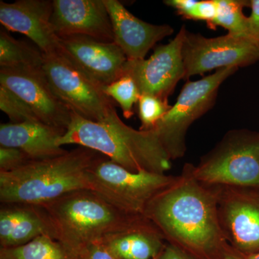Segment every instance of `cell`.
<instances>
[{
    "mask_svg": "<svg viewBox=\"0 0 259 259\" xmlns=\"http://www.w3.org/2000/svg\"><path fill=\"white\" fill-rule=\"evenodd\" d=\"M40 207L47 213L55 239L76 255L141 218L90 190L70 192Z\"/></svg>",
    "mask_w": 259,
    "mask_h": 259,
    "instance_id": "3",
    "label": "cell"
},
{
    "mask_svg": "<svg viewBox=\"0 0 259 259\" xmlns=\"http://www.w3.org/2000/svg\"><path fill=\"white\" fill-rule=\"evenodd\" d=\"M225 259H238V258H236V257L235 256H232V255H228V256H226Z\"/></svg>",
    "mask_w": 259,
    "mask_h": 259,
    "instance_id": "32",
    "label": "cell"
},
{
    "mask_svg": "<svg viewBox=\"0 0 259 259\" xmlns=\"http://www.w3.org/2000/svg\"><path fill=\"white\" fill-rule=\"evenodd\" d=\"M0 109L9 117L11 123H21L28 121L40 122L23 100L3 86H0Z\"/></svg>",
    "mask_w": 259,
    "mask_h": 259,
    "instance_id": "25",
    "label": "cell"
},
{
    "mask_svg": "<svg viewBox=\"0 0 259 259\" xmlns=\"http://www.w3.org/2000/svg\"><path fill=\"white\" fill-rule=\"evenodd\" d=\"M196 178L210 184L259 186V139H234L194 171Z\"/></svg>",
    "mask_w": 259,
    "mask_h": 259,
    "instance_id": "11",
    "label": "cell"
},
{
    "mask_svg": "<svg viewBox=\"0 0 259 259\" xmlns=\"http://www.w3.org/2000/svg\"><path fill=\"white\" fill-rule=\"evenodd\" d=\"M41 69L56 97L76 115L102 122L115 111V102L103 86L61 51L44 54Z\"/></svg>",
    "mask_w": 259,
    "mask_h": 259,
    "instance_id": "5",
    "label": "cell"
},
{
    "mask_svg": "<svg viewBox=\"0 0 259 259\" xmlns=\"http://www.w3.org/2000/svg\"><path fill=\"white\" fill-rule=\"evenodd\" d=\"M44 235L54 238V230L41 207L3 204L0 209L1 248L20 246Z\"/></svg>",
    "mask_w": 259,
    "mask_h": 259,
    "instance_id": "17",
    "label": "cell"
},
{
    "mask_svg": "<svg viewBox=\"0 0 259 259\" xmlns=\"http://www.w3.org/2000/svg\"><path fill=\"white\" fill-rule=\"evenodd\" d=\"M158 259H188L175 247H167Z\"/></svg>",
    "mask_w": 259,
    "mask_h": 259,
    "instance_id": "30",
    "label": "cell"
},
{
    "mask_svg": "<svg viewBox=\"0 0 259 259\" xmlns=\"http://www.w3.org/2000/svg\"><path fill=\"white\" fill-rule=\"evenodd\" d=\"M144 217L165 233L197 249L210 248L218 236L214 205L192 184L166 189L150 202Z\"/></svg>",
    "mask_w": 259,
    "mask_h": 259,
    "instance_id": "4",
    "label": "cell"
},
{
    "mask_svg": "<svg viewBox=\"0 0 259 259\" xmlns=\"http://www.w3.org/2000/svg\"><path fill=\"white\" fill-rule=\"evenodd\" d=\"M93 172L115 205L134 215L144 216L150 202L172 184V179L163 174L131 171L102 157L94 165Z\"/></svg>",
    "mask_w": 259,
    "mask_h": 259,
    "instance_id": "8",
    "label": "cell"
},
{
    "mask_svg": "<svg viewBox=\"0 0 259 259\" xmlns=\"http://www.w3.org/2000/svg\"><path fill=\"white\" fill-rule=\"evenodd\" d=\"M53 1L18 0L0 2V23L8 31L23 34L44 54L60 51L59 37L51 24Z\"/></svg>",
    "mask_w": 259,
    "mask_h": 259,
    "instance_id": "14",
    "label": "cell"
},
{
    "mask_svg": "<svg viewBox=\"0 0 259 259\" xmlns=\"http://www.w3.org/2000/svg\"><path fill=\"white\" fill-rule=\"evenodd\" d=\"M186 31L182 26L175 38L166 45L156 47L149 59L127 61L123 75L134 80L141 95L168 100L179 81L185 79L182 47Z\"/></svg>",
    "mask_w": 259,
    "mask_h": 259,
    "instance_id": "9",
    "label": "cell"
},
{
    "mask_svg": "<svg viewBox=\"0 0 259 259\" xmlns=\"http://www.w3.org/2000/svg\"><path fill=\"white\" fill-rule=\"evenodd\" d=\"M251 13L248 20V33L249 36L259 42V0L249 1Z\"/></svg>",
    "mask_w": 259,
    "mask_h": 259,
    "instance_id": "29",
    "label": "cell"
},
{
    "mask_svg": "<svg viewBox=\"0 0 259 259\" xmlns=\"http://www.w3.org/2000/svg\"><path fill=\"white\" fill-rule=\"evenodd\" d=\"M65 132L39 121L1 124L0 146L21 150L30 160L57 157L68 152L57 144Z\"/></svg>",
    "mask_w": 259,
    "mask_h": 259,
    "instance_id": "16",
    "label": "cell"
},
{
    "mask_svg": "<svg viewBox=\"0 0 259 259\" xmlns=\"http://www.w3.org/2000/svg\"><path fill=\"white\" fill-rule=\"evenodd\" d=\"M60 51L102 86L123 76L127 59L115 42L98 41L84 35L59 37Z\"/></svg>",
    "mask_w": 259,
    "mask_h": 259,
    "instance_id": "13",
    "label": "cell"
},
{
    "mask_svg": "<svg viewBox=\"0 0 259 259\" xmlns=\"http://www.w3.org/2000/svg\"><path fill=\"white\" fill-rule=\"evenodd\" d=\"M100 158L96 151L79 146L57 157L30 160L13 171H0V201L40 206L70 192L90 190L112 203L93 172Z\"/></svg>",
    "mask_w": 259,
    "mask_h": 259,
    "instance_id": "1",
    "label": "cell"
},
{
    "mask_svg": "<svg viewBox=\"0 0 259 259\" xmlns=\"http://www.w3.org/2000/svg\"><path fill=\"white\" fill-rule=\"evenodd\" d=\"M248 259H259V253L250 255Z\"/></svg>",
    "mask_w": 259,
    "mask_h": 259,
    "instance_id": "31",
    "label": "cell"
},
{
    "mask_svg": "<svg viewBox=\"0 0 259 259\" xmlns=\"http://www.w3.org/2000/svg\"><path fill=\"white\" fill-rule=\"evenodd\" d=\"M153 259H158V257H157V258H153Z\"/></svg>",
    "mask_w": 259,
    "mask_h": 259,
    "instance_id": "33",
    "label": "cell"
},
{
    "mask_svg": "<svg viewBox=\"0 0 259 259\" xmlns=\"http://www.w3.org/2000/svg\"><path fill=\"white\" fill-rule=\"evenodd\" d=\"M217 10V0L197 1L192 9L185 18L206 21L209 25L215 18Z\"/></svg>",
    "mask_w": 259,
    "mask_h": 259,
    "instance_id": "27",
    "label": "cell"
},
{
    "mask_svg": "<svg viewBox=\"0 0 259 259\" xmlns=\"http://www.w3.org/2000/svg\"><path fill=\"white\" fill-rule=\"evenodd\" d=\"M29 161L30 158L21 150L0 146V171H13Z\"/></svg>",
    "mask_w": 259,
    "mask_h": 259,
    "instance_id": "26",
    "label": "cell"
},
{
    "mask_svg": "<svg viewBox=\"0 0 259 259\" xmlns=\"http://www.w3.org/2000/svg\"><path fill=\"white\" fill-rule=\"evenodd\" d=\"M105 95L120 105L126 119L134 115V106L138 103L141 93L136 82L128 75H123L110 84L103 87Z\"/></svg>",
    "mask_w": 259,
    "mask_h": 259,
    "instance_id": "23",
    "label": "cell"
},
{
    "mask_svg": "<svg viewBox=\"0 0 259 259\" xmlns=\"http://www.w3.org/2000/svg\"><path fill=\"white\" fill-rule=\"evenodd\" d=\"M0 259H79L67 247L50 236H40L26 244L0 248Z\"/></svg>",
    "mask_w": 259,
    "mask_h": 259,
    "instance_id": "20",
    "label": "cell"
},
{
    "mask_svg": "<svg viewBox=\"0 0 259 259\" xmlns=\"http://www.w3.org/2000/svg\"><path fill=\"white\" fill-rule=\"evenodd\" d=\"M44 53L27 42L16 40L5 30L0 31V66L4 68L41 67Z\"/></svg>",
    "mask_w": 259,
    "mask_h": 259,
    "instance_id": "21",
    "label": "cell"
},
{
    "mask_svg": "<svg viewBox=\"0 0 259 259\" xmlns=\"http://www.w3.org/2000/svg\"><path fill=\"white\" fill-rule=\"evenodd\" d=\"M168 100L152 95H141L138 102L141 131H151L171 108Z\"/></svg>",
    "mask_w": 259,
    "mask_h": 259,
    "instance_id": "24",
    "label": "cell"
},
{
    "mask_svg": "<svg viewBox=\"0 0 259 259\" xmlns=\"http://www.w3.org/2000/svg\"><path fill=\"white\" fill-rule=\"evenodd\" d=\"M141 218L102 240L101 243L114 258H157L161 248V241L157 233L140 225Z\"/></svg>",
    "mask_w": 259,
    "mask_h": 259,
    "instance_id": "18",
    "label": "cell"
},
{
    "mask_svg": "<svg viewBox=\"0 0 259 259\" xmlns=\"http://www.w3.org/2000/svg\"><path fill=\"white\" fill-rule=\"evenodd\" d=\"M182 56L185 79L213 69L243 67L259 61V42L247 36L228 33L206 37L186 31Z\"/></svg>",
    "mask_w": 259,
    "mask_h": 259,
    "instance_id": "7",
    "label": "cell"
},
{
    "mask_svg": "<svg viewBox=\"0 0 259 259\" xmlns=\"http://www.w3.org/2000/svg\"><path fill=\"white\" fill-rule=\"evenodd\" d=\"M0 86L23 100L42 123L67 129L71 111L53 92L41 67H1Z\"/></svg>",
    "mask_w": 259,
    "mask_h": 259,
    "instance_id": "10",
    "label": "cell"
},
{
    "mask_svg": "<svg viewBox=\"0 0 259 259\" xmlns=\"http://www.w3.org/2000/svg\"><path fill=\"white\" fill-rule=\"evenodd\" d=\"M111 20L115 44L127 61L144 60L155 44L172 35L168 25H153L136 18L117 0H103Z\"/></svg>",
    "mask_w": 259,
    "mask_h": 259,
    "instance_id": "15",
    "label": "cell"
},
{
    "mask_svg": "<svg viewBox=\"0 0 259 259\" xmlns=\"http://www.w3.org/2000/svg\"><path fill=\"white\" fill-rule=\"evenodd\" d=\"M217 15L209 25L211 28L221 26L228 30V33L250 37L248 17L243 12V8L249 5V2L217 0Z\"/></svg>",
    "mask_w": 259,
    "mask_h": 259,
    "instance_id": "22",
    "label": "cell"
},
{
    "mask_svg": "<svg viewBox=\"0 0 259 259\" xmlns=\"http://www.w3.org/2000/svg\"><path fill=\"white\" fill-rule=\"evenodd\" d=\"M227 219L235 241L243 249L259 248V206L243 201L231 202Z\"/></svg>",
    "mask_w": 259,
    "mask_h": 259,
    "instance_id": "19",
    "label": "cell"
},
{
    "mask_svg": "<svg viewBox=\"0 0 259 259\" xmlns=\"http://www.w3.org/2000/svg\"><path fill=\"white\" fill-rule=\"evenodd\" d=\"M51 24L59 37L79 35L115 42L111 20L103 0H54Z\"/></svg>",
    "mask_w": 259,
    "mask_h": 259,
    "instance_id": "12",
    "label": "cell"
},
{
    "mask_svg": "<svg viewBox=\"0 0 259 259\" xmlns=\"http://www.w3.org/2000/svg\"><path fill=\"white\" fill-rule=\"evenodd\" d=\"M57 144L90 148L133 172L163 174L171 167V158L156 131L130 127L116 110L102 122L86 120L71 112L69 125Z\"/></svg>",
    "mask_w": 259,
    "mask_h": 259,
    "instance_id": "2",
    "label": "cell"
},
{
    "mask_svg": "<svg viewBox=\"0 0 259 259\" xmlns=\"http://www.w3.org/2000/svg\"><path fill=\"white\" fill-rule=\"evenodd\" d=\"M238 69H218L212 74L197 81H187L184 85L175 105L153 129L170 158L183 153L186 131L194 120L212 108L220 87Z\"/></svg>",
    "mask_w": 259,
    "mask_h": 259,
    "instance_id": "6",
    "label": "cell"
},
{
    "mask_svg": "<svg viewBox=\"0 0 259 259\" xmlns=\"http://www.w3.org/2000/svg\"><path fill=\"white\" fill-rule=\"evenodd\" d=\"M77 255L79 259H115L101 242L89 245Z\"/></svg>",
    "mask_w": 259,
    "mask_h": 259,
    "instance_id": "28",
    "label": "cell"
}]
</instances>
